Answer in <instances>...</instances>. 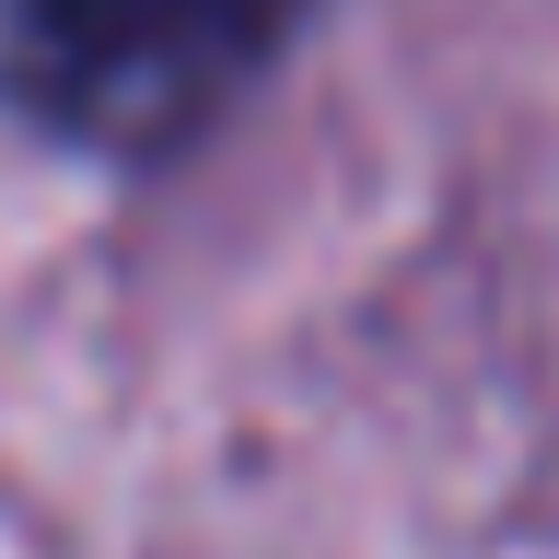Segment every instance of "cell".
<instances>
[{"mask_svg": "<svg viewBox=\"0 0 559 559\" xmlns=\"http://www.w3.org/2000/svg\"><path fill=\"white\" fill-rule=\"evenodd\" d=\"M314 0H0V70L59 140L175 152L292 47Z\"/></svg>", "mask_w": 559, "mask_h": 559, "instance_id": "1", "label": "cell"}]
</instances>
